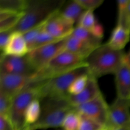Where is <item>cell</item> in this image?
Segmentation results:
<instances>
[{
	"instance_id": "cell-27",
	"label": "cell",
	"mask_w": 130,
	"mask_h": 130,
	"mask_svg": "<svg viewBox=\"0 0 130 130\" xmlns=\"http://www.w3.org/2000/svg\"><path fill=\"white\" fill-rule=\"evenodd\" d=\"M60 40H61V39H57V38H55L54 37L52 36L51 35H50L43 29V30H42L40 32V33L38 34L37 38H36L30 51L36 49L37 48H39L40 46H42L46 45V44H50V43H54V42L58 41Z\"/></svg>"
},
{
	"instance_id": "cell-20",
	"label": "cell",
	"mask_w": 130,
	"mask_h": 130,
	"mask_svg": "<svg viewBox=\"0 0 130 130\" xmlns=\"http://www.w3.org/2000/svg\"><path fill=\"white\" fill-rule=\"evenodd\" d=\"M24 13L0 10V31H12L22 17Z\"/></svg>"
},
{
	"instance_id": "cell-34",
	"label": "cell",
	"mask_w": 130,
	"mask_h": 130,
	"mask_svg": "<svg viewBox=\"0 0 130 130\" xmlns=\"http://www.w3.org/2000/svg\"><path fill=\"white\" fill-rule=\"evenodd\" d=\"M125 60L126 62H127L128 65L130 66V50L129 52L126 55V58H125Z\"/></svg>"
},
{
	"instance_id": "cell-30",
	"label": "cell",
	"mask_w": 130,
	"mask_h": 130,
	"mask_svg": "<svg viewBox=\"0 0 130 130\" xmlns=\"http://www.w3.org/2000/svg\"><path fill=\"white\" fill-rule=\"evenodd\" d=\"M13 99V98L0 91V116L8 118Z\"/></svg>"
},
{
	"instance_id": "cell-37",
	"label": "cell",
	"mask_w": 130,
	"mask_h": 130,
	"mask_svg": "<svg viewBox=\"0 0 130 130\" xmlns=\"http://www.w3.org/2000/svg\"><path fill=\"white\" fill-rule=\"evenodd\" d=\"M60 130H63V129H60Z\"/></svg>"
},
{
	"instance_id": "cell-3",
	"label": "cell",
	"mask_w": 130,
	"mask_h": 130,
	"mask_svg": "<svg viewBox=\"0 0 130 130\" xmlns=\"http://www.w3.org/2000/svg\"><path fill=\"white\" fill-rule=\"evenodd\" d=\"M41 112L36 123L25 130H38L62 127L66 116L74 110L67 98L46 97L40 100Z\"/></svg>"
},
{
	"instance_id": "cell-19",
	"label": "cell",
	"mask_w": 130,
	"mask_h": 130,
	"mask_svg": "<svg viewBox=\"0 0 130 130\" xmlns=\"http://www.w3.org/2000/svg\"><path fill=\"white\" fill-rule=\"evenodd\" d=\"M130 39V32L119 25L113 29L107 44L116 50H123Z\"/></svg>"
},
{
	"instance_id": "cell-24",
	"label": "cell",
	"mask_w": 130,
	"mask_h": 130,
	"mask_svg": "<svg viewBox=\"0 0 130 130\" xmlns=\"http://www.w3.org/2000/svg\"><path fill=\"white\" fill-rule=\"evenodd\" d=\"M29 0H0V10L24 13L28 6Z\"/></svg>"
},
{
	"instance_id": "cell-18",
	"label": "cell",
	"mask_w": 130,
	"mask_h": 130,
	"mask_svg": "<svg viewBox=\"0 0 130 130\" xmlns=\"http://www.w3.org/2000/svg\"><path fill=\"white\" fill-rule=\"evenodd\" d=\"M86 11L77 0H72L68 3L66 2L60 10V13L65 18L72 22L76 26Z\"/></svg>"
},
{
	"instance_id": "cell-8",
	"label": "cell",
	"mask_w": 130,
	"mask_h": 130,
	"mask_svg": "<svg viewBox=\"0 0 130 130\" xmlns=\"http://www.w3.org/2000/svg\"><path fill=\"white\" fill-rule=\"evenodd\" d=\"M66 39L42 46L28 53L27 57L37 71L46 67L53 58L65 50Z\"/></svg>"
},
{
	"instance_id": "cell-36",
	"label": "cell",
	"mask_w": 130,
	"mask_h": 130,
	"mask_svg": "<svg viewBox=\"0 0 130 130\" xmlns=\"http://www.w3.org/2000/svg\"><path fill=\"white\" fill-rule=\"evenodd\" d=\"M129 11H130V4H129Z\"/></svg>"
},
{
	"instance_id": "cell-31",
	"label": "cell",
	"mask_w": 130,
	"mask_h": 130,
	"mask_svg": "<svg viewBox=\"0 0 130 130\" xmlns=\"http://www.w3.org/2000/svg\"><path fill=\"white\" fill-rule=\"evenodd\" d=\"M86 11H94L104 3L103 0H77Z\"/></svg>"
},
{
	"instance_id": "cell-12",
	"label": "cell",
	"mask_w": 130,
	"mask_h": 130,
	"mask_svg": "<svg viewBox=\"0 0 130 130\" xmlns=\"http://www.w3.org/2000/svg\"><path fill=\"white\" fill-rule=\"evenodd\" d=\"M33 76L0 74V91L13 99L33 82Z\"/></svg>"
},
{
	"instance_id": "cell-16",
	"label": "cell",
	"mask_w": 130,
	"mask_h": 130,
	"mask_svg": "<svg viewBox=\"0 0 130 130\" xmlns=\"http://www.w3.org/2000/svg\"><path fill=\"white\" fill-rule=\"evenodd\" d=\"M95 50V48L90 44L72 35H70L66 39L65 50L78 55L85 59H86Z\"/></svg>"
},
{
	"instance_id": "cell-25",
	"label": "cell",
	"mask_w": 130,
	"mask_h": 130,
	"mask_svg": "<svg viewBox=\"0 0 130 130\" xmlns=\"http://www.w3.org/2000/svg\"><path fill=\"white\" fill-rule=\"evenodd\" d=\"M80 123V115L74 110L66 116L61 128L63 130H79Z\"/></svg>"
},
{
	"instance_id": "cell-26",
	"label": "cell",
	"mask_w": 130,
	"mask_h": 130,
	"mask_svg": "<svg viewBox=\"0 0 130 130\" xmlns=\"http://www.w3.org/2000/svg\"><path fill=\"white\" fill-rule=\"evenodd\" d=\"M90 74L83 75L77 77L72 83L69 89V95H76L82 92L86 88Z\"/></svg>"
},
{
	"instance_id": "cell-11",
	"label": "cell",
	"mask_w": 130,
	"mask_h": 130,
	"mask_svg": "<svg viewBox=\"0 0 130 130\" xmlns=\"http://www.w3.org/2000/svg\"><path fill=\"white\" fill-rule=\"evenodd\" d=\"M75 27V24L62 16L59 11L46 22L44 30L54 38L63 39L71 35Z\"/></svg>"
},
{
	"instance_id": "cell-23",
	"label": "cell",
	"mask_w": 130,
	"mask_h": 130,
	"mask_svg": "<svg viewBox=\"0 0 130 130\" xmlns=\"http://www.w3.org/2000/svg\"><path fill=\"white\" fill-rule=\"evenodd\" d=\"M41 112V102L39 99L33 100L27 108L25 114V128L36 123L39 119ZM24 129V130H25Z\"/></svg>"
},
{
	"instance_id": "cell-9",
	"label": "cell",
	"mask_w": 130,
	"mask_h": 130,
	"mask_svg": "<svg viewBox=\"0 0 130 130\" xmlns=\"http://www.w3.org/2000/svg\"><path fill=\"white\" fill-rule=\"evenodd\" d=\"M109 105L102 93L91 101L74 107L79 114L92 119L106 128L109 121Z\"/></svg>"
},
{
	"instance_id": "cell-28",
	"label": "cell",
	"mask_w": 130,
	"mask_h": 130,
	"mask_svg": "<svg viewBox=\"0 0 130 130\" xmlns=\"http://www.w3.org/2000/svg\"><path fill=\"white\" fill-rule=\"evenodd\" d=\"M80 118L79 130H107L104 125L93 119L82 115H80Z\"/></svg>"
},
{
	"instance_id": "cell-14",
	"label": "cell",
	"mask_w": 130,
	"mask_h": 130,
	"mask_svg": "<svg viewBox=\"0 0 130 130\" xmlns=\"http://www.w3.org/2000/svg\"><path fill=\"white\" fill-rule=\"evenodd\" d=\"M117 97L130 100V66L126 60L115 74Z\"/></svg>"
},
{
	"instance_id": "cell-35",
	"label": "cell",
	"mask_w": 130,
	"mask_h": 130,
	"mask_svg": "<svg viewBox=\"0 0 130 130\" xmlns=\"http://www.w3.org/2000/svg\"><path fill=\"white\" fill-rule=\"evenodd\" d=\"M113 130H130V124L125 126L121 127V128H118V129H113Z\"/></svg>"
},
{
	"instance_id": "cell-15",
	"label": "cell",
	"mask_w": 130,
	"mask_h": 130,
	"mask_svg": "<svg viewBox=\"0 0 130 130\" xmlns=\"http://www.w3.org/2000/svg\"><path fill=\"white\" fill-rule=\"evenodd\" d=\"M29 48L23 34L19 32H13L9 41L1 54L6 55L23 57L29 53Z\"/></svg>"
},
{
	"instance_id": "cell-17",
	"label": "cell",
	"mask_w": 130,
	"mask_h": 130,
	"mask_svg": "<svg viewBox=\"0 0 130 130\" xmlns=\"http://www.w3.org/2000/svg\"><path fill=\"white\" fill-rule=\"evenodd\" d=\"M76 26H80L89 30L99 38L102 39L104 37V28L97 21L93 11H86L81 17L79 22Z\"/></svg>"
},
{
	"instance_id": "cell-6",
	"label": "cell",
	"mask_w": 130,
	"mask_h": 130,
	"mask_svg": "<svg viewBox=\"0 0 130 130\" xmlns=\"http://www.w3.org/2000/svg\"><path fill=\"white\" fill-rule=\"evenodd\" d=\"M39 85L40 83H32L13 99L8 118L15 130L25 129L27 108L34 100H40Z\"/></svg>"
},
{
	"instance_id": "cell-22",
	"label": "cell",
	"mask_w": 130,
	"mask_h": 130,
	"mask_svg": "<svg viewBox=\"0 0 130 130\" xmlns=\"http://www.w3.org/2000/svg\"><path fill=\"white\" fill-rule=\"evenodd\" d=\"M71 35L90 44L95 49L102 44V39L99 38L90 31L80 26L75 27Z\"/></svg>"
},
{
	"instance_id": "cell-33",
	"label": "cell",
	"mask_w": 130,
	"mask_h": 130,
	"mask_svg": "<svg viewBox=\"0 0 130 130\" xmlns=\"http://www.w3.org/2000/svg\"><path fill=\"white\" fill-rule=\"evenodd\" d=\"M0 130H15L10 119L6 116H0Z\"/></svg>"
},
{
	"instance_id": "cell-2",
	"label": "cell",
	"mask_w": 130,
	"mask_h": 130,
	"mask_svg": "<svg viewBox=\"0 0 130 130\" xmlns=\"http://www.w3.org/2000/svg\"><path fill=\"white\" fill-rule=\"evenodd\" d=\"M65 0H29L28 6L12 32L24 33L45 24L64 5Z\"/></svg>"
},
{
	"instance_id": "cell-5",
	"label": "cell",
	"mask_w": 130,
	"mask_h": 130,
	"mask_svg": "<svg viewBox=\"0 0 130 130\" xmlns=\"http://www.w3.org/2000/svg\"><path fill=\"white\" fill-rule=\"evenodd\" d=\"M88 74L90 73L86 66L40 82V100L46 97L67 98L72 83L79 76Z\"/></svg>"
},
{
	"instance_id": "cell-7",
	"label": "cell",
	"mask_w": 130,
	"mask_h": 130,
	"mask_svg": "<svg viewBox=\"0 0 130 130\" xmlns=\"http://www.w3.org/2000/svg\"><path fill=\"white\" fill-rule=\"evenodd\" d=\"M38 71L29 60L27 55L23 57L1 54L0 74H15L33 76Z\"/></svg>"
},
{
	"instance_id": "cell-1",
	"label": "cell",
	"mask_w": 130,
	"mask_h": 130,
	"mask_svg": "<svg viewBox=\"0 0 130 130\" xmlns=\"http://www.w3.org/2000/svg\"><path fill=\"white\" fill-rule=\"evenodd\" d=\"M123 50H116L107 43L95 50L86 59L89 73L96 79L108 74H114L125 61Z\"/></svg>"
},
{
	"instance_id": "cell-21",
	"label": "cell",
	"mask_w": 130,
	"mask_h": 130,
	"mask_svg": "<svg viewBox=\"0 0 130 130\" xmlns=\"http://www.w3.org/2000/svg\"><path fill=\"white\" fill-rule=\"evenodd\" d=\"M130 0H118L117 25L122 27L130 32Z\"/></svg>"
},
{
	"instance_id": "cell-4",
	"label": "cell",
	"mask_w": 130,
	"mask_h": 130,
	"mask_svg": "<svg viewBox=\"0 0 130 130\" xmlns=\"http://www.w3.org/2000/svg\"><path fill=\"white\" fill-rule=\"evenodd\" d=\"M86 66V59L83 57L64 50L53 58L46 67L38 71L34 76L32 83L43 82Z\"/></svg>"
},
{
	"instance_id": "cell-13",
	"label": "cell",
	"mask_w": 130,
	"mask_h": 130,
	"mask_svg": "<svg viewBox=\"0 0 130 130\" xmlns=\"http://www.w3.org/2000/svg\"><path fill=\"white\" fill-rule=\"evenodd\" d=\"M101 93L97 79L90 74L88 83L83 91L78 95H69L67 99L73 107H76L91 101Z\"/></svg>"
},
{
	"instance_id": "cell-10",
	"label": "cell",
	"mask_w": 130,
	"mask_h": 130,
	"mask_svg": "<svg viewBox=\"0 0 130 130\" xmlns=\"http://www.w3.org/2000/svg\"><path fill=\"white\" fill-rule=\"evenodd\" d=\"M130 124V100L117 97L109 105L107 130H113Z\"/></svg>"
},
{
	"instance_id": "cell-32",
	"label": "cell",
	"mask_w": 130,
	"mask_h": 130,
	"mask_svg": "<svg viewBox=\"0 0 130 130\" xmlns=\"http://www.w3.org/2000/svg\"><path fill=\"white\" fill-rule=\"evenodd\" d=\"M13 32L11 30L0 31V49L2 52L8 44Z\"/></svg>"
},
{
	"instance_id": "cell-29",
	"label": "cell",
	"mask_w": 130,
	"mask_h": 130,
	"mask_svg": "<svg viewBox=\"0 0 130 130\" xmlns=\"http://www.w3.org/2000/svg\"><path fill=\"white\" fill-rule=\"evenodd\" d=\"M44 24H45L38 25V26L32 28V29L27 30L25 32L22 33L23 36H24V38H25V41L27 43V44L29 51H30V48H31L32 46L33 43H34V41H35L36 38H37L38 34L44 29Z\"/></svg>"
}]
</instances>
